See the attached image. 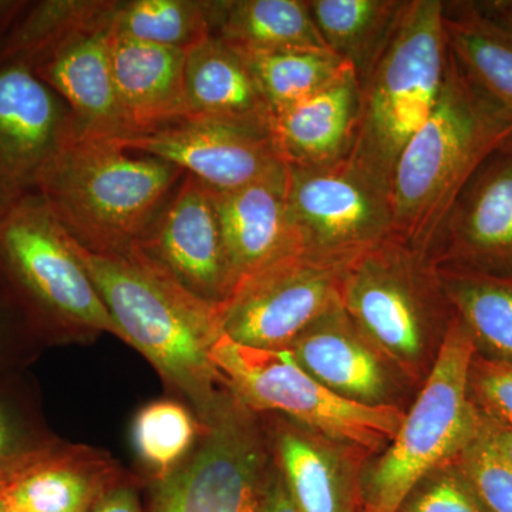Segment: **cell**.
<instances>
[{"instance_id": "17", "label": "cell", "mask_w": 512, "mask_h": 512, "mask_svg": "<svg viewBox=\"0 0 512 512\" xmlns=\"http://www.w3.org/2000/svg\"><path fill=\"white\" fill-rule=\"evenodd\" d=\"M286 191L288 173L235 191H211L237 285L266 266L303 252Z\"/></svg>"}, {"instance_id": "31", "label": "cell", "mask_w": 512, "mask_h": 512, "mask_svg": "<svg viewBox=\"0 0 512 512\" xmlns=\"http://www.w3.org/2000/svg\"><path fill=\"white\" fill-rule=\"evenodd\" d=\"M197 430V421L181 404L170 400L151 403L138 413L134 443L160 481L177 468L175 464L190 450Z\"/></svg>"}, {"instance_id": "6", "label": "cell", "mask_w": 512, "mask_h": 512, "mask_svg": "<svg viewBox=\"0 0 512 512\" xmlns=\"http://www.w3.org/2000/svg\"><path fill=\"white\" fill-rule=\"evenodd\" d=\"M210 356L245 409L285 414L299 426L363 453H379L389 446L406 417L394 404L370 406L332 392L309 375L289 349L251 348L222 335Z\"/></svg>"}, {"instance_id": "3", "label": "cell", "mask_w": 512, "mask_h": 512, "mask_svg": "<svg viewBox=\"0 0 512 512\" xmlns=\"http://www.w3.org/2000/svg\"><path fill=\"white\" fill-rule=\"evenodd\" d=\"M185 175L116 140L74 137L43 168L36 194L77 245L120 254L140 247Z\"/></svg>"}, {"instance_id": "28", "label": "cell", "mask_w": 512, "mask_h": 512, "mask_svg": "<svg viewBox=\"0 0 512 512\" xmlns=\"http://www.w3.org/2000/svg\"><path fill=\"white\" fill-rule=\"evenodd\" d=\"M437 271L448 302L470 332L476 352L512 363V278L458 268Z\"/></svg>"}, {"instance_id": "35", "label": "cell", "mask_w": 512, "mask_h": 512, "mask_svg": "<svg viewBox=\"0 0 512 512\" xmlns=\"http://www.w3.org/2000/svg\"><path fill=\"white\" fill-rule=\"evenodd\" d=\"M261 512H299L279 467L269 471Z\"/></svg>"}, {"instance_id": "18", "label": "cell", "mask_w": 512, "mask_h": 512, "mask_svg": "<svg viewBox=\"0 0 512 512\" xmlns=\"http://www.w3.org/2000/svg\"><path fill=\"white\" fill-rule=\"evenodd\" d=\"M111 43L110 22L77 37L32 72L66 101L77 137L117 140L128 136L114 84Z\"/></svg>"}, {"instance_id": "25", "label": "cell", "mask_w": 512, "mask_h": 512, "mask_svg": "<svg viewBox=\"0 0 512 512\" xmlns=\"http://www.w3.org/2000/svg\"><path fill=\"white\" fill-rule=\"evenodd\" d=\"M111 0H42L29 3L0 43V67L30 72L77 37L111 22Z\"/></svg>"}, {"instance_id": "22", "label": "cell", "mask_w": 512, "mask_h": 512, "mask_svg": "<svg viewBox=\"0 0 512 512\" xmlns=\"http://www.w3.org/2000/svg\"><path fill=\"white\" fill-rule=\"evenodd\" d=\"M185 53L187 50L113 35L114 84L127 137L150 133L188 117Z\"/></svg>"}, {"instance_id": "37", "label": "cell", "mask_w": 512, "mask_h": 512, "mask_svg": "<svg viewBox=\"0 0 512 512\" xmlns=\"http://www.w3.org/2000/svg\"><path fill=\"white\" fill-rule=\"evenodd\" d=\"M480 439L512 467V430L483 419Z\"/></svg>"}, {"instance_id": "33", "label": "cell", "mask_w": 512, "mask_h": 512, "mask_svg": "<svg viewBox=\"0 0 512 512\" xmlns=\"http://www.w3.org/2000/svg\"><path fill=\"white\" fill-rule=\"evenodd\" d=\"M468 392L484 420L512 430V363L474 353Z\"/></svg>"}, {"instance_id": "23", "label": "cell", "mask_w": 512, "mask_h": 512, "mask_svg": "<svg viewBox=\"0 0 512 512\" xmlns=\"http://www.w3.org/2000/svg\"><path fill=\"white\" fill-rule=\"evenodd\" d=\"M184 89L188 117L272 126L274 114L247 62L220 37L187 50Z\"/></svg>"}, {"instance_id": "2", "label": "cell", "mask_w": 512, "mask_h": 512, "mask_svg": "<svg viewBox=\"0 0 512 512\" xmlns=\"http://www.w3.org/2000/svg\"><path fill=\"white\" fill-rule=\"evenodd\" d=\"M510 143L511 114L450 52L439 100L394 167L393 237L429 256L468 181L495 151Z\"/></svg>"}, {"instance_id": "21", "label": "cell", "mask_w": 512, "mask_h": 512, "mask_svg": "<svg viewBox=\"0 0 512 512\" xmlns=\"http://www.w3.org/2000/svg\"><path fill=\"white\" fill-rule=\"evenodd\" d=\"M276 450L299 512H363V451L299 424L279 430Z\"/></svg>"}, {"instance_id": "42", "label": "cell", "mask_w": 512, "mask_h": 512, "mask_svg": "<svg viewBox=\"0 0 512 512\" xmlns=\"http://www.w3.org/2000/svg\"><path fill=\"white\" fill-rule=\"evenodd\" d=\"M9 512H16V511L9 510Z\"/></svg>"}, {"instance_id": "20", "label": "cell", "mask_w": 512, "mask_h": 512, "mask_svg": "<svg viewBox=\"0 0 512 512\" xmlns=\"http://www.w3.org/2000/svg\"><path fill=\"white\" fill-rule=\"evenodd\" d=\"M90 451H22L0 468V488L16 512H90L109 487Z\"/></svg>"}, {"instance_id": "9", "label": "cell", "mask_w": 512, "mask_h": 512, "mask_svg": "<svg viewBox=\"0 0 512 512\" xmlns=\"http://www.w3.org/2000/svg\"><path fill=\"white\" fill-rule=\"evenodd\" d=\"M289 215L306 254L349 265L393 235L389 187L352 160L288 167Z\"/></svg>"}, {"instance_id": "19", "label": "cell", "mask_w": 512, "mask_h": 512, "mask_svg": "<svg viewBox=\"0 0 512 512\" xmlns=\"http://www.w3.org/2000/svg\"><path fill=\"white\" fill-rule=\"evenodd\" d=\"M289 350L309 375L339 396L370 406L390 404L384 357L340 302L303 330Z\"/></svg>"}, {"instance_id": "5", "label": "cell", "mask_w": 512, "mask_h": 512, "mask_svg": "<svg viewBox=\"0 0 512 512\" xmlns=\"http://www.w3.org/2000/svg\"><path fill=\"white\" fill-rule=\"evenodd\" d=\"M474 353L470 332L454 316L399 433L373 466L363 468V512L399 511L424 477L453 463L476 443L483 417L468 392Z\"/></svg>"}, {"instance_id": "1", "label": "cell", "mask_w": 512, "mask_h": 512, "mask_svg": "<svg viewBox=\"0 0 512 512\" xmlns=\"http://www.w3.org/2000/svg\"><path fill=\"white\" fill-rule=\"evenodd\" d=\"M124 342L143 353L208 423L227 402L210 352L221 338L220 306L202 301L140 248L96 254L69 237Z\"/></svg>"}, {"instance_id": "15", "label": "cell", "mask_w": 512, "mask_h": 512, "mask_svg": "<svg viewBox=\"0 0 512 512\" xmlns=\"http://www.w3.org/2000/svg\"><path fill=\"white\" fill-rule=\"evenodd\" d=\"M141 251L202 301L221 306L237 288L212 192L185 175Z\"/></svg>"}, {"instance_id": "13", "label": "cell", "mask_w": 512, "mask_h": 512, "mask_svg": "<svg viewBox=\"0 0 512 512\" xmlns=\"http://www.w3.org/2000/svg\"><path fill=\"white\" fill-rule=\"evenodd\" d=\"M77 137L66 101L23 67H0V220L36 194L40 173Z\"/></svg>"}, {"instance_id": "30", "label": "cell", "mask_w": 512, "mask_h": 512, "mask_svg": "<svg viewBox=\"0 0 512 512\" xmlns=\"http://www.w3.org/2000/svg\"><path fill=\"white\" fill-rule=\"evenodd\" d=\"M241 56L274 116L318 92L348 64L330 50L295 49Z\"/></svg>"}, {"instance_id": "26", "label": "cell", "mask_w": 512, "mask_h": 512, "mask_svg": "<svg viewBox=\"0 0 512 512\" xmlns=\"http://www.w3.org/2000/svg\"><path fill=\"white\" fill-rule=\"evenodd\" d=\"M444 29L461 69L512 116V29L477 2H444Z\"/></svg>"}, {"instance_id": "14", "label": "cell", "mask_w": 512, "mask_h": 512, "mask_svg": "<svg viewBox=\"0 0 512 512\" xmlns=\"http://www.w3.org/2000/svg\"><path fill=\"white\" fill-rule=\"evenodd\" d=\"M429 258L437 268L512 278V143L495 151L468 181Z\"/></svg>"}, {"instance_id": "24", "label": "cell", "mask_w": 512, "mask_h": 512, "mask_svg": "<svg viewBox=\"0 0 512 512\" xmlns=\"http://www.w3.org/2000/svg\"><path fill=\"white\" fill-rule=\"evenodd\" d=\"M212 36L239 53L329 50L313 22L308 0H217Z\"/></svg>"}, {"instance_id": "38", "label": "cell", "mask_w": 512, "mask_h": 512, "mask_svg": "<svg viewBox=\"0 0 512 512\" xmlns=\"http://www.w3.org/2000/svg\"><path fill=\"white\" fill-rule=\"evenodd\" d=\"M22 453L18 447L15 427L9 420L8 414L0 409V467L5 466L8 461L13 460Z\"/></svg>"}, {"instance_id": "16", "label": "cell", "mask_w": 512, "mask_h": 512, "mask_svg": "<svg viewBox=\"0 0 512 512\" xmlns=\"http://www.w3.org/2000/svg\"><path fill=\"white\" fill-rule=\"evenodd\" d=\"M362 87L346 64L338 76L308 99L276 114L272 138L288 167L315 168L352 154L359 128Z\"/></svg>"}, {"instance_id": "4", "label": "cell", "mask_w": 512, "mask_h": 512, "mask_svg": "<svg viewBox=\"0 0 512 512\" xmlns=\"http://www.w3.org/2000/svg\"><path fill=\"white\" fill-rule=\"evenodd\" d=\"M444 2L407 0L396 29L362 87L349 158L389 187L400 154L430 116L446 79Z\"/></svg>"}, {"instance_id": "29", "label": "cell", "mask_w": 512, "mask_h": 512, "mask_svg": "<svg viewBox=\"0 0 512 512\" xmlns=\"http://www.w3.org/2000/svg\"><path fill=\"white\" fill-rule=\"evenodd\" d=\"M214 0L117 2L111 32L137 42L188 50L212 35Z\"/></svg>"}, {"instance_id": "41", "label": "cell", "mask_w": 512, "mask_h": 512, "mask_svg": "<svg viewBox=\"0 0 512 512\" xmlns=\"http://www.w3.org/2000/svg\"><path fill=\"white\" fill-rule=\"evenodd\" d=\"M0 512H9L8 501H6L5 494H3L2 488H0Z\"/></svg>"}, {"instance_id": "11", "label": "cell", "mask_w": 512, "mask_h": 512, "mask_svg": "<svg viewBox=\"0 0 512 512\" xmlns=\"http://www.w3.org/2000/svg\"><path fill=\"white\" fill-rule=\"evenodd\" d=\"M205 427L191 460L158 481L153 512H261L269 470L247 409L229 399Z\"/></svg>"}, {"instance_id": "27", "label": "cell", "mask_w": 512, "mask_h": 512, "mask_svg": "<svg viewBox=\"0 0 512 512\" xmlns=\"http://www.w3.org/2000/svg\"><path fill=\"white\" fill-rule=\"evenodd\" d=\"M407 0H308L330 52L355 69L360 82L392 37Z\"/></svg>"}, {"instance_id": "32", "label": "cell", "mask_w": 512, "mask_h": 512, "mask_svg": "<svg viewBox=\"0 0 512 512\" xmlns=\"http://www.w3.org/2000/svg\"><path fill=\"white\" fill-rule=\"evenodd\" d=\"M397 512H490L456 463L424 477Z\"/></svg>"}, {"instance_id": "10", "label": "cell", "mask_w": 512, "mask_h": 512, "mask_svg": "<svg viewBox=\"0 0 512 512\" xmlns=\"http://www.w3.org/2000/svg\"><path fill=\"white\" fill-rule=\"evenodd\" d=\"M346 266L299 252L247 276L220 306L222 333L251 348L289 349L338 305Z\"/></svg>"}, {"instance_id": "7", "label": "cell", "mask_w": 512, "mask_h": 512, "mask_svg": "<svg viewBox=\"0 0 512 512\" xmlns=\"http://www.w3.org/2000/svg\"><path fill=\"white\" fill-rule=\"evenodd\" d=\"M340 305L384 357L413 375L433 330H446L456 313L429 256L393 235L350 262Z\"/></svg>"}, {"instance_id": "12", "label": "cell", "mask_w": 512, "mask_h": 512, "mask_svg": "<svg viewBox=\"0 0 512 512\" xmlns=\"http://www.w3.org/2000/svg\"><path fill=\"white\" fill-rule=\"evenodd\" d=\"M116 141L127 150L181 168L212 192L235 191L288 173L271 127L259 124L184 117L150 133Z\"/></svg>"}, {"instance_id": "39", "label": "cell", "mask_w": 512, "mask_h": 512, "mask_svg": "<svg viewBox=\"0 0 512 512\" xmlns=\"http://www.w3.org/2000/svg\"><path fill=\"white\" fill-rule=\"evenodd\" d=\"M477 5L488 16L512 29V0H485Z\"/></svg>"}, {"instance_id": "34", "label": "cell", "mask_w": 512, "mask_h": 512, "mask_svg": "<svg viewBox=\"0 0 512 512\" xmlns=\"http://www.w3.org/2000/svg\"><path fill=\"white\" fill-rule=\"evenodd\" d=\"M454 463L488 511L512 512V467L480 437Z\"/></svg>"}, {"instance_id": "8", "label": "cell", "mask_w": 512, "mask_h": 512, "mask_svg": "<svg viewBox=\"0 0 512 512\" xmlns=\"http://www.w3.org/2000/svg\"><path fill=\"white\" fill-rule=\"evenodd\" d=\"M0 271L40 315L124 340L40 195L25 198L0 220Z\"/></svg>"}, {"instance_id": "36", "label": "cell", "mask_w": 512, "mask_h": 512, "mask_svg": "<svg viewBox=\"0 0 512 512\" xmlns=\"http://www.w3.org/2000/svg\"><path fill=\"white\" fill-rule=\"evenodd\" d=\"M90 512H141V508L133 488L114 487Z\"/></svg>"}, {"instance_id": "40", "label": "cell", "mask_w": 512, "mask_h": 512, "mask_svg": "<svg viewBox=\"0 0 512 512\" xmlns=\"http://www.w3.org/2000/svg\"><path fill=\"white\" fill-rule=\"evenodd\" d=\"M28 2H13V0H0V29L16 22L19 16L28 6Z\"/></svg>"}]
</instances>
